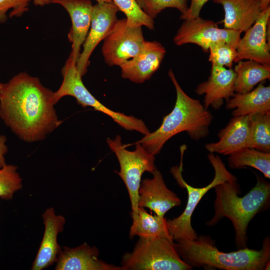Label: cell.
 Listing matches in <instances>:
<instances>
[{"label":"cell","instance_id":"obj_23","mask_svg":"<svg viewBox=\"0 0 270 270\" xmlns=\"http://www.w3.org/2000/svg\"><path fill=\"white\" fill-rule=\"evenodd\" d=\"M135 236L142 238L162 237L174 241L168 233L166 218L149 214L141 207H138V219L132 222L130 229V237Z\"/></svg>","mask_w":270,"mask_h":270},{"label":"cell","instance_id":"obj_15","mask_svg":"<svg viewBox=\"0 0 270 270\" xmlns=\"http://www.w3.org/2000/svg\"><path fill=\"white\" fill-rule=\"evenodd\" d=\"M50 3L61 5L70 16L72 27L68 38L72 45L70 57L76 64L90 28L92 2L90 0H50Z\"/></svg>","mask_w":270,"mask_h":270},{"label":"cell","instance_id":"obj_35","mask_svg":"<svg viewBox=\"0 0 270 270\" xmlns=\"http://www.w3.org/2000/svg\"><path fill=\"white\" fill-rule=\"evenodd\" d=\"M4 84L0 82V91L2 90V88L3 87Z\"/></svg>","mask_w":270,"mask_h":270},{"label":"cell","instance_id":"obj_24","mask_svg":"<svg viewBox=\"0 0 270 270\" xmlns=\"http://www.w3.org/2000/svg\"><path fill=\"white\" fill-rule=\"evenodd\" d=\"M228 163L232 168H254L270 178V152L246 148L229 155Z\"/></svg>","mask_w":270,"mask_h":270},{"label":"cell","instance_id":"obj_8","mask_svg":"<svg viewBox=\"0 0 270 270\" xmlns=\"http://www.w3.org/2000/svg\"><path fill=\"white\" fill-rule=\"evenodd\" d=\"M106 142L119 162L120 170L114 172L121 178L128 190L131 203V215L134 222L138 218V190L141 178L144 172L152 173L156 168L155 156L140 144H135L136 147L134 151L126 150L122 144L120 135L114 139L108 138Z\"/></svg>","mask_w":270,"mask_h":270},{"label":"cell","instance_id":"obj_19","mask_svg":"<svg viewBox=\"0 0 270 270\" xmlns=\"http://www.w3.org/2000/svg\"><path fill=\"white\" fill-rule=\"evenodd\" d=\"M99 251L86 243L74 248L64 247L59 253L56 270H122L121 266L98 259Z\"/></svg>","mask_w":270,"mask_h":270},{"label":"cell","instance_id":"obj_29","mask_svg":"<svg viewBox=\"0 0 270 270\" xmlns=\"http://www.w3.org/2000/svg\"><path fill=\"white\" fill-rule=\"evenodd\" d=\"M142 10L152 19L164 10L168 8L178 9L184 14L188 6V0H136Z\"/></svg>","mask_w":270,"mask_h":270},{"label":"cell","instance_id":"obj_6","mask_svg":"<svg viewBox=\"0 0 270 270\" xmlns=\"http://www.w3.org/2000/svg\"><path fill=\"white\" fill-rule=\"evenodd\" d=\"M122 270H189L178 256L174 241L165 238H140L132 252L122 256Z\"/></svg>","mask_w":270,"mask_h":270},{"label":"cell","instance_id":"obj_22","mask_svg":"<svg viewBox=\"0 0 270 270\" xmlns=\"http://www.w3.org/2000/svg\"><path fill=\"white\" fill-rule=\"evenodd\" d=\"M234 68L236 79L234 91L244 94L253 90L258 83L270 78V66L248 60L240 61Z\"/></svg>","mask_w":270,"mask_h":270},{"label":"cell","instance_id":"obj_16","mask_svg":"<svg viewBox=\"0 0 270 270\" xmlns=\"http://www.w3.org/2000/svg\"><path fill=\"white\" fill-rule=\"evenodd\" d=\"M236 74L232 68L212 66L208 80L199 84L195 92L200 96L204 94L203 105L208 109L211 106L219 109L234 94Z\"/></svg>","mask_w":270,"mask_h":270},{"label":"cell","instance_id":"obj_5","mask_svg":"<svg viewBox=\"0 0 270 270\" xmlns=\"http://www.w3.org/2000/svg\"><path fill=\"white\" fill-rule=\"evenodd\" d=\"M208 158L214 168L215 175L212 182L204 187L194 188L188 184L182 175V165L174 166L170 170L178 184L186 188L188 194V202L183 212L177 218L166 220L168 233L174 241L180 239H196L198 236L192 227L191 218L199 202L210 190L216 185L228 180H237L236 178L226 170L219 156L211 153Z\"/></svg>","mask_w":270,"mask_h":270},{"label":"cell","instance_id":"obj_17","mask_svg":"<svg viewBox=\"0 0 270 270\" xmlns=\"http://www.w3.org/2000/svg\"><path fill=\"white\" fill-rule=\"evenodd\" d=\"M252 121L250 116H234L218 134V141L206 144L210 153L230 155L249 148Z\"/></svg>","mask_w":270,"mask_h":270},{"label":"cell","instance_id":"obj_25","mask_svg":"<svg viewBox=\"0 0 270 270\" xmlns=\"http://www.w3.org/2000/svg\"><path fill=\"white\" fill-rule=\"evenodd\" d=\"M252 121L250 148L270 152V112L250 115Z\"/></svg>","mask_w":270,"mask_h":270},{"label":"cell","instance_id":"obj_12","mask_svg":"<svg viewBox=\"0 0 270 270\" xmlns=\"http://www.w3.org/2000/svg\"><path fill=\"white\" fill-rule=\"evenodd\" d=\"M270 19V6L262 12L253 25L244 32L236 46L234 62L247 60L270 66V44L266 39V28Z\"/></svg>","mask_w":270,"mask_h":270},{"label":"cell","instance_id":"obj_20","mask_svg":"<svg viewBox=\"0 0 270 270\" xmlns=\"http://www.w3.org/2000/svg\"><path fill=\"white\" fill-rule=\"evenodd\" d=\"M224 12L225 28L244 32L254 23L262 12L260 0H214Z\"/></svg>","mask_w":270,"mask_h":270},{"label":"cell","instance_id":"obj_3","mask_svg":"<svg viewBox=\"0 0 270 270\" xmlns=\"http://www.w3.org/2000/svg\"><path fill=\"white\" fill-rule=\"evenodd\" d=\"M236 181H226L214 187L216 194L214 214L206 224L214 226L222 218H228L235 230L236 244L242 248L246 247L249 222L269 203L270 184L262 178L257 176L255 186L242 197L238 195L240 188Z\"/></svg>","mask_w":270,"mask_h":270},{"label":"cell","instance_id":"obj_9","mask_svg":"<svg viewBox=\"0 0 270 270\" xmlns=\"http://www.w3.org/2000/svg\"><path fill=\"white\" fill-rule=\"evenodd\" d=\"M241 32L220 28L214 21L200 16L184 20L174 37L177 46L194 44L208 52L210 46L218 42H225L236 48Z\"/></svg>","mask_w":270,"mask_h":270},{"label":"cell","instance_id":"obj_2","mask_svg":"<svg viewBox=\"0 0 270 270\" xmlns=\"http://www.w3.org/2000/svg\"><path fill=\"white\" fill-rule=\"evenodd\" d=\"M176 93V99L172 112L163 118L160 126L146 134L135 144H140L150 154L155 156L165 143L178 134L186 132L194 140H198L209 134L213 120L211 112L200 102L187 95L178 82L172 70L168 72Z\"/></svg>","mask_w":270,"mask_h":270},{"label":"cell","instance_id":"obj_14","mask_svg":"<svg viewBox=\"0 0 270 270\" xmlns=\"http://www.w3.org/2000/svg\"><path fill=\"white\" fill-rule=\"evenodd\" d=\"M152 178H144L138 190V207L148 208L159 217H164L170 209L180 205V200L169 190L160 172L156 168Z\"/></svg>","mask_w":270,"mask_h":270},{"label":"cell","instance_id":"obj_30","mask_svg":"<svg viewBox=\"0 0 270 270\" xmlns=\"http://www.w3.org/2000/svg\"><path fill=\"white\" fill-rule=\"evenodd\" d=\"M32 0H0V24L8 20L7 12L10 9L9 17L21 16L28 11L30 2Z\"/></svg>","mask_w":270,"mask_h":270},{"label":"cell","instance_id":"obj_26","mask_svg":"<svg viewBox=\"0 0 270 270\" xmlns=\"http://www.w3.org/2000/svg\"><path fill=\"white\" fill-rule=\"evenodd\" d=\"M119 10L126 16V24L130 27L145 26L154 29V19L146 15L140 8L136 0H112Z\"/></svg>","mask_w":270,"mask_h":270},{"label":"cell","instance_id":"obj_7","mask_svg":"<svg viewBox=\"0 0 270 270\" xmlns=\"http://www.w3.org/2000/svg\"><path fill=\"white\" fill-rule=\"evenodd\" d=\"M62 82L59 88L54 92V100L56 104L62 97H74L78 104L83 108L90 106L110 117L122 128L130 131H137L144 136L150 132L144 122L132 116L112 110L96 99L84 86L76 64L69 56L62 68Z\"/></svg>","mask_w":270,"mask_h":270},{"label":"cell","instance_id":"obj_28","mask_svg":"<svg viewBox=\"0 0 270 270\" xmlns=\"http://www.w3.org/2000/svg\"><path fill=\"white\" fill-rule=\"evenodd\" d=\"M208 51L212 66L228 68H232L237 54L236 47L222 41L212 44Z\"/></svg>","mask_w":270,"mask_h":270},{"label":"cell","instance_id":"obj_31","mask_svg":"<svg viewBox=\"0 0 270 270\" xmlns=\"http://www.w3.org/2000/svg\"><path fill=\"white\" fill-rule=\"evenodd\" d=\"M209 0H191L186 11L181 14V20H187L200 16V10L204 4Z\"/></svg>","mask_w":270,"mask_h":270},{"label":"cell","instance_id":"obj_11","mask_svg":"<svg viewBox=\"0 0 270 270\" xmlns=\"http://www.w3.org/2000/svg\"><path fill=\"white\" fill-rule=\"evenodd\" d=\"M118 10L112 2H98L92 6L90 28L76 62L78 70L82 76L87 72L89 58L95 48L114 29L118 20L116 14Z\"/></svg>","mask_w":270,"mask_h":270},{"label":"cell","instance_id":"obj_13","mask_svg":"<svg viewBox=\"0 0 270 270\" xmlns=\"http://www.w3.org/2000/svg\"><path fill=\"white\" fill-rule=\"evenodd\" d=\"M166 50L156 41H144L140 50L133 58L120 66L122 76L138 84L149 80L159 68Z\"/></svg>","mask_w":270,"mask_h":270},{"label":"cell","instance_id":"obj_32","mask_svg":"<svg viewBox=\"0 0 270 270\" xmlns=\"http://www.w3.org/2000/svg\"><path fill=\"white\" fill-rule=\"evenodd\" d=\"M6 141V136L4 135L0 134V168L6 164L5 155L8 152Z\"/></svg>","mask_w":270,"mask_h":270},{"label":"cell","instance_id":"obj_1","mask_svg":"<svg viewBox=\"0 0 270 270\" xmlns=\"http://www.w3.org/2000/svg\"><path fill=\"white\" fill-rule=\"evenodd\" d=\"M54 92L38 78L22 72L4 84L0 91V116L20 139L42 140L61 124L54 106Z\"/></svg>","mask_w":270,"mask_h":270},{"label":"cell","instance_id":"obj_10","mask_svg":"<svg viewBox=\"0 0 270 270\" xmlns=\"http://www.w3.org/2000/svg\"><path fill=\"white\" fill-rule=\"evenodd\" d=\"M145 40L142 26L130 27L126 18L118 20L114 29L104 39L102 54L109 66H118L134 56Z\"/></svg>","mask_w":270,"mask_h":270},{"label":"cell","instance_id":"obj_4","mask_svg":"<svg viewBox=\"0 0 270 270\" xmlns=\"http://www.w3.org/2000/svg\"><path fill=\"white\" fill-rule=\"evenodd\" d=\"M174 242L180 258L192 266L224 270H262L270 262V241L267 236L260 250L242 248L230 252L219 251L208 236L194 240L180 239Z\"/></svg>","mask_w":270,"mask_h":270},{"label":"cell","instance_id":"obj_34","mask_svg":"<svg viewBox=\"0 0 270 270\" xmlns=\"http://www.w3.org/2000/svg\"><path fill=\"white\" fill-rule=\"evenodd\" d=\"M261 11L267 9L270 6V0H260Z\"/></svg>","mask_w":270,"mask_h":270},{"label":"cell","instance_id":"obj_18","mask_svg":"<svg viewBox=\"0 0 270 270\" xmlns=\"http://www.w3.org/2000/svg\"><path fill=\"white\" fill-rule=\"evenodd\" d=\"M44 231L32 270H42L56 262L61 248L58 242V234L63 230L64 218L56 215L54 208H47L42 215Z\"/></svg>","mask_w":270,"mask_h":270},{"label":"cell","instance_id":"obj_21","mask_svg":"<svg viewBox=\"0 0 270 270\" xmlns=\"http://www.w3.org/2000/svg\"><path fill=\"white\" fill-rule=\"evenodd\" d=\"M228 110L234 109V116H250L270 112V86L260 82L254 90L244 94L236 93L226 100Z\"/></svg>","mask_w":270,"mask_h":270},{"label":"cell","instance_id":"obj_33","mask_svg":"<svg viewBox=\"0 0 270 270\" xmlns=\"http://www.w3.org/2000/svg\"><path fill=\"white\" fill-rule=\"evenodd\" d=\"M97 2H112V0H95ZM34 4L36 6H43L50 3V0H33Z\"/></svg>","mask_w":270,"mask_h":270},{"label":"cell","instance_id":"obj_27","mask_svg":"<svg viewBox=\"0 0 270 270\" xmlns=\"http://www.w3.org/2000/svg\"><path fill=\"white\" fill-rule=\"evenodd\" d=\"M17 167L6 164L0 168V198L9 200L22 188V179L17 172Z\"/></svg>","mask_w":270,"mask_h":270}]
</instances>
